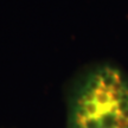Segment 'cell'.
I'll return each instance as SVG.
<instances>
[{
	"label": "cell",
	"instance_id": "6da1fadb",
	"mask_svg": "<svg viewBox=\"0 0 128 128\" xmlns=\"http://www.w3.org/2000/svg\"><path fill=\"white\" fill-rule=\"evenodd\" d=\"M68 128H128V80L118 68L94 69L75 88Z\"/></svg>",
	"mask_w": 128,
	"mask_h": 128
}]
</instances>
